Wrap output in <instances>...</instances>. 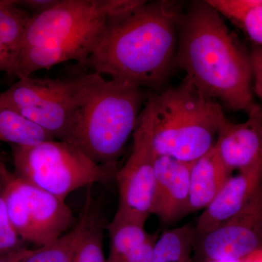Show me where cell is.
<instances>
[{
	"mask_svg": "<svg viewBox=\"0 0 262 262\" xmlns=\"http://www.w3.org/2000/svg\"><path fill=\"white\" fill-rule=\"evenodd\" d=\"M261 182L262 161L237 175L231 176L198 219L194 226L196 238L210 233L238 213Z\"/></svg>",
	"mask_w": 262,
	"mask_h": 262,
	"instance_id": "obj_13",
	"label": "cell"
},
{
	"mask_svg": "<svg viewBox=\"0 0 262 262\" xmlns=\"http://www.w3.org/2000/svg\"><path fill=\"white\" fill-rule=\"evenodd\" d=\"M0 173L10 220L24 241L42 247L73 225V213L65 201L10 173L1 160Z\"/></svg>",
	"mask_w": 262,
	"mask_h": 262,
	"instance_id": "obj_7",
	"label": "cell"
},
{
	"mask_svg": "<svg viewBox=\"0 0 262 262\" xmlns=\"http://www.w3.org/2000/svg\"><path fill=\"white\" fill-rule=\"evenodd\" d=\"M210 262H239L237 261H210Z\"/></svg>",
	"mask_w": 262,
	"mask_h": 262,
	"instance_id": "obj_29",
	"label": "cell"
},
{
	"mask_svg": "<svg viewBox=\"0 0 262 262\" xmlns=\"http://www.w3.org/2000/svg\"><path fill=\"white\" fill-rule=\"evenodd\" d=\"M80 78L65 141L98 164L116 165L137 126L143 89L94 72Z\"/></svg>",
	"mask_w": 262,
	"mask_h": 262,
	"instance_id": "obj_4",
	"label": "cell"
},
{
	"mask_svg": "<svg viewBox=\"0 0 262 262\" xmlns=\"http://www.w3.org/2000/svg\"><path fill=\"white\" fill-rule=\"evenodd\" d=\"M32 250L24 248L10 254L0 256V262H22L32 252Z\"/></svg>",
	"mask_w": 262,
	"mask_h": 262,
	"instance_id": "obj_26",
	"label": "cell"
},
{
	"mask_svg": "<svg viewBox=\"0 0 262 262\" xmlns=\"http://www.w3.org/2000/svg\"><path fill=\"white\" fill-rule=\"evenodd\" d=\"M91 192L73 228L51 244L32 250L22 262H73L76 253L90 229L100 220Z\"/></svg>",
	"mask_w": 262,
	"mask_h": 262,
	"instance_id": "obj_15",
	"label": "cell"
},
{
	"mask_svg": "<svg viewBox=\"0 0 262 262\" xmlns=\"http://www.w3.org/2000/svg\"><path fill=\"white\" fill-rule=\"evenodd\" d=\"M195 239L193 225L165 231L157 241L151 262H192Z\"/></svg>",
	"mask_w": 262,
	"mask_h": 262,
	"instance_id": "obj_19",
	"label": "cell"
},
{
	"mask_svg": "<svg viewBox=\"0 0 262 262\" xmlns=\"http://www.w3.org/2000/svg\"><path fill=\"white\" fill-rule=\"evenodd\" d=\"M103 226L101 219L88 232L73 262H106L103 253Z\"/></svg>",
	"mask_w": 262,
	"mask_h": 262,
	"instance_id": "obj_21",
	"label": "cell"
},
{
	"mask_svg": "<svg viewBox=\"0 0 262 262\" xmlns=\"http://www.w3.org/2000/svg\"><path fill=\"white\" fill-rule=\"evenodd\" d=\"M58 1L59 0H24L17 1V4L23 5L25 8L33 10L35 12L34 15H36L51 9Z\"/></svg>",
	"mask_w": 262,
	"mask_h": 262,
	"instance_id": "obj_25",
	"label": "cell"
},
{
	"mask_svg": "<svg viewBox=\"0 0 262 262\" xmlns=\"http://www.w3.org/2000/svg\"><path fill=\"white\" fill-rule=\"evenodd\" d=\"M32 15L15 0H0V72L13 75Z\"/></svg>",
	"mask_w": 262,
	"mask_h": 262,
	"instance_id": "obj_16",
	"label": "cell"
},
{
	"mask_svg": "<svg viewBox=\"0 0 262 262\" xmlns=\"http://www.w3.org/2000/svg\"><path fill=\"white\" fill-rule=\"evenodd\" d=\"M174 64L206 97L234 112L254 106L250 57L207 1L194 2L179 24Z\"/></svg>",
	"mask_w": 262,
	"mask_h": 262,
	"instance_id": "obj_2",
	"label": "cell"
},
{
	"mask_svg": "<svg viewBox=\"0 0 262 262\" xmlns=\"http://www.w3.org/2000/svg\"><path fill=\"white\" fill-rule=\"evenodd\" d=\"M262 249V182L244 208L218 228L195 239L196 262L239 261Z\"/></svg>",
	"mask_w": 262,
	"mask_h": 262,
	"instance_id": "obj_10",
	"label": "cell"
},
{
	"mask_svg": "<svg viewBox=\"0 0 262 262\" xmlns=\"http://www.w3.org/2000/svg\"><path fill=\"white\" fill-rule=\"evenodd\" d=\"M253 80V89L262 102V48L256 47L249 56Z\"/></svg>",
	"mask_w": 262,
	"mask_h": 262,
	"instance_id": "obj_24",
	"label": "cell"
},
{
	"mask_svg": "<svg viewBox=\"0 0 262 262\" xmlns=\"http://www.w3.org/2000/svg\"><path fill=\"white\" fill-rule=\"evenodd\" d=\"M242 123L222 119L214 146L225 166L233 172L244 171L262 161V108L255 103Z\"/></svg>",
	"mask_w": 262,
	"mask_h": 262,
	"instance_id": "obj_11",
	"label": "cell"
},
{
	"mask_svg": "<svg viewBox=\"0 0 262 262\" xmlns=\"http://www.w3.org/2000/svg\"><path fill=\"white\" fill-rule=\"evenodd\" d=\"M222 17L262 48V0H207Z\"/></svg>",
	"mask_w": 262,
	"mask_h": 262,
	"instance_id": "obj_17",
	"label": "cell"
},
{
	"mask_svg": "<svg viewBox=\"0 0 262 262\" xmlns=\"http://www.w3.org/2000/svg\"><path fill=\"white\" fill-rule=\"evenodd\" d=\"M192 163L157 156L151 215H156L163 225L174 223L189 213Z\"/></svg>",
	"mask_w": 262,
	"mask_h": 262,
	"instance_id": "obj_12",
	"label": "cell"
},
{
	"mask_svg": "<svg viewBox=\"0 0 262 262\" xmlns=\"http://www.w3.org/2000/svg\"><path fill=\"white\" fill-rule=\"evenodd\" d=\"M79 85L80 76L66 80L24 77L0 94V103L65 141Z\"/></svg>",
	"mask_w": 262,
	"mask_h": 262,
	"instance_id": "obj_8",
	"label": "cell"
},
{
	"mask_svg": "<svg viewBox=\"0 0 262 262\" xmlns=\"http://www.w3.org/2000/svg\"><path fill=\"white\" fill-rule=\"evenodd\" d=\"M225 117L220 103L184 79L177 87L149 97L139 118L149 127L157 156L192 163L214 145Z\"/></svg>",
	"mask_w": 262,
	"mask_h": 262,
	"instance_id": "obj_5",
	"label": "cell"
},
{
	"mask_svg": "<svg viewBox=\"0 0 262 262\" xmlns=\"http://www.w3.org/2000/svg\"><path fill=\"white\" fill-rule=\"evenodd\" d=\"M110 233V254L106 262H118L149 238L145 225L131 221H114L106 227Z\"/></svg>",
	"mask_w": 262,
	"mask_h": 262,
	"instance_id": "obj_20",
	"label": "cell"
},
{
	"mask_svg": "<svg viewBox=\"0 0 262 262\" xmlns=\"http://www.w3.org/2000/svg\"><path fill=\"white\" fill-rule=\"evenodd\" d=\"M135 0H59L32 15L13 75L18 79L66 61L84 66L102 37L110 18Z\"/></svg>",
	"mask_w": 262,
	"mask_h": 262,
	"instance_id": "obj_3",
	"label": "cell"
},
{
	"mask_svg": "<svg viewBox=\"0 0 262 262\" xmlns=\"http://www.w3.org/2000/svg\"><path fill=\"white\" fill-rule=\"evenodd\" d=\"M239 262H262V249L253 251Z\"/></svg>",
	"mask_w": 262,
	"mask_h": 262,
	"instance_id": "obj_27",
	"label": "cell"
},
{
	"mask_svg": "<svg viewBox=\"0 0 262 262\" xmlns=\"http://www.w3.org/2000/svg\"><path fill=\"white\" fill-rule=\"evenodd\" d=\"M3 187H4V182H3V177H2L1 173H0V194H1L2 191H3Z\"/></svg>",
	"mask_w": 262,
	"mask_h": 262,
	"instance_id": "obj_28",
	"label": "cell"
},
{
	"mask_svg": "<svg viewBox=\"0 0 262 262\" xmlns=\"http://www.w3.org/2000/svg\"><path fill=\"white\" fill-rule=\"evenodd\" d=\"M23 241L10 220L2 191L0 194V256L23 249Z\"/></svg>",
	"mask_w": 262,
	"mask_h": 262,
	"instance_id": "obj_22",
	"label": "cell"
},
{
	"mask_svg": "<svg viewBox=\"0 0 262 262\" xmlns=\"http://www.w3.org/2000/svg\"><path fill=\"white\" fill-rule=\"evenodd\" d=\"M182 13L177 2L135 0L110 18L84 67L120 83L158 88L174 63Z\"/></svg>",
	"mask_w": 262,
	"mask_h": 262,
	"instance_id": "obj_1",
	"label": "cell"
},
{
	"mask_svg": "<svg viewBox=\"0 0 262 262\" xmlns=\"http://www.w3.org/2000/svg\"><path fill=\"white\" fill-rule=\"evenodd\" d=\"M11 148L15 175L63 201L80 188L106 184L117 170L116 165L98 164L64 141Z\"/></svg>",
	"mask_w": 262,
	"mask_h": 262,
	"instance_id": "obj_6",
	"label": "cell"
},
{
	"mask_svg": "<svg viewBox=\"0 0 262 262\" xmlns=\"http://www.w3.org/2000/svg\"><path fill=\"white\" fill-rule=\"evenodd\" d=\"M133 137L130 154L115 174L119 203L113 220L145 225L152 206L157 155L149 127L140 118Z\"/></svg>",
	"mask_w": 262,
	"mask_h": 262,
	"instance_id": "obj_9",
	"label": "cell"
},
{
	"mask_svg": "<svg viewBox=\"0 0 262 262\" xmlns=\"http://www.w3.org/2000/svg\"><path fill=\"white\" fill-rule=\"evenodd\" d=\"M159 236L158 232L150 234L149 238L144 244L131 251L118 262H151L155 244Z\"/></svg>",
	"mask_w": 262,
	"mask_h": 262,
	"instance_id": "obj_23",
	"label": "cell"
},
{
	"mask_svg": "<svg viewBox=\"0 0 262 262\" xmlns=\"http://www.w3.org/2000/svg\"><path fill=\"white\" fill-rule=\"evenodd\" d=\"M232 172L211 148L192 162L189 182V213L204 210L220 192Z\"/></svg>",
	"mask_w": 262,
	"mask_h": 262,
	"instance_id": "obj_14",
	"label": "cell"
},
{
	"mask_svg": "<svg viewBox=\"0 0 262 262\" xmlns=\"http://www.w3.org/2000/svg\"><path fill=\"white\" fill-rule=\"evenodd\" d=\"M52 139H55L40 127L16 110L0 103V141L30 146Z\"/></svg>",
	"mask_w": 262,
	"mask_h": 262,
	"instance_id": "obj_18",
	"label": "cell"
}]
</instances>
